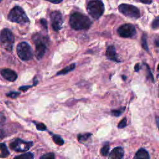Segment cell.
Segmentation results:
<instances>
[{
	"mask_svg": "<svg viewBox=\"0 0 159 159\" xmlns=\"http://www.w3.org/2000/svg\"><path fill=\"white\" fill-rule=\"evenodd\" d=\"M154 43L155 45V46L157 47H159V36L157 37L155 40H154Z\"/></svg>",
	"mask_w": 159,
	"mask_h": 159,
	"instance_id": "cell-31",
	"label": "cell"
},
{
	"mask_svg": "<svg viewBox=\"0 0 159 159\" xmlns=\"http://www.w3.org/2000/svg\"><path fill=\"white\" fill-rule=\"evenodd\" d=\"M36 128L39 130H45L47 129V127L45 124L43 123H38L36 124Z\"/></svg>",
	"mask_w": 159,
	"mask_h": 159,
	"instance_id": "cell-26",
	"label": "cell"
},
{
	"mask_svg": "<svg viewBox=\"0 0 159 159\" xmlns=\"http://www.w3.org/2000/svg\"><path fill=\"white\" fill-rule=\"evenodd\" d=\"M75 68V63H73V64H71L69 66L63 68L61 70H60V71H58L57 73V75H65L72 70H73Z\"/></svg>",
	"mask_w": 159,
	"mask_h": 159,
	"instance_id": "cell-16",
	"label": "cell"
},
{
	"mask_svg": "<svg viewBox=\"0 0 159 159\" xmlns=\"http://www.w3.org/2000/svg\"><path fill=\"white\" fill-rule=\"evenodd\" d=\"M40 23H41V24L44 27L45 29H47V28H48V27H47V21H46L45 19H42L40 20Z\"/></svg>",
	"mask_w": 159,
	"mask_h": 159,
	"instance_id": "cell-29",
	"label": "cell"
},
{
	"mask_svg": "<svg viewBox=\"0 0 159 159\" xmlns=\"http://www.w3.org/2000/svg\"><path fill=\"white\" fill-rule=\"evenodd\" d=\"M152 28L153 29H158L159 28V16L156 17L153 22H152Z\"/></svg>",
	"mask_w": 159,
	"mask_h": 159,
	"instance_id": "cell-24",
	"label": "cell"
},
{
	"mask_svg": "<svg viewBox=\"0 0 159 159\" xmlns=\"http://www.w3.org/2000/svg\"><path fill=\"white\" fill-rule=\"evenodd\" d=\"M7 18L11 22L19 24H25L29 22V18L26 16L23 9L17 6L14 7L11 10Z\"/></svg>",
	"mask_w": 159,
	"mask_h": 159,
	"instance_id": "cell-2",
	"label": "cell"
},
{
	"mask_svg": "<svg viewBox=\"0 0 159 159\" xmlns=\"http://www.w3.org/2000/svg\"><path fill=\"white\" fill-rule=\"evenodd\" d=\"M50 2L52 3H53V4H58V3H60L61 2V1H50Z\"/></svg>",
	"mask_w": 159,
	"mask_h": 159,
	"instance_id": "cell-35",
	"label": "cell"
},
{
	"mask_svg": "<svg viewBox=\"0 0 159 159\" xmlns=\"http://www.w3.org/2000/svg\"><path fill=\"white\" fill-rule=\"evenodd\" d=\"M2 134H2V132L0 130V138H1V137H3V135H2Z\"/></svg>",
	"mask_w": 159,
	"mask_h": 159,
	"instance_id": "cell-36",
	"label": "cell"
},
{
	"mask_svg": "<svg viewBox=\"0 0 159 159\" xmlns=\"http://www.w3.org/2000/svg\"><path fill=\"white\" fill-rule=\"evenodd\" d=\"M124 150L122 147H117L114 148L109 153V159H122L124 157Z\"/></svg>",
	"mask_w": 159,
	"mask_h": 159,
	"instance_id": "cell-13",
	"label": "cell"
},
{
	"mask_svg": "<svg viewBox=\"0 0 159 159\" xmlns=\"http://www.w3.org/2000/svg\"><path fill=\"white\" fill-rule=\"evenodd\" d=\"M134 70H135V71H138L139 70V64L135 65V66H134Z\"/></svg>",
	"mask_w": 159,
	"mask_h": 159,
	"instance_id": "cell-33",
	"label": "cell"
},
{
	"mask_svg": "<svg viewBox=\"0 0 159 159\" xmlns=\"http://www.w3.org/2000/svg\"><path fill=\"white\" fill-rule=\"evenodd\" d=\"M69 22L70 26L75 30H87L92 24L91 20L88 16L80 12L72 14Z\"/></svg>",
	"mask_w": 159,
	"mask_h": 159,
	"instance_id": "cell-1",
	"label": "cell"
},
{
	"mask_svg": "<svg viewBox=\"0 0 159 159\" xmlns=\"http://www.w3.org/2000/svg\"><path fill=\"white\" fill-rule=\"evenodd\" d=\"M0 72L2 77L9 81H14L17 78V73L11 69H2Z\"/></svg>",
	"mask_w": 159,
	"mask_h": 159,
	"instance_id": "cell-11",
	"label": "cell"
},
{
	"mask_svg": "<svg viewBox=\"0 0 159 159\" xmlns=\"http://www.w3.org/2000/svg\"><path fill=\"white\" fill-rule=\"evenodd\" d=\"M14 159H34V155L32 153H25L24 154L16 156Z\"/></svg>",
	"mask_w": 159,
	"mask_h": 159,
	"instance_id": "cell-17",
	"label": "cell"
},
{
	"mask_svg": "<svg viewBox=\"0 0 159 159\" xmlns=\"http://www.w3.org/2000/svg\"><path fill=\"white\" fill-rule=\"evenodd\" d=\"M9 152L6 145L3 143H0V158H5L8 157Z\"/></svg>",
	"mask_w": 159,
	"mask_h": 159,
	"instance_id": "cell-15",
	"label": "cell"
},
{
	"mask_svg": "<svg viewBox=\"0 0 159 159\" xmlns=\"http://www.w3.org/2000/svg\"><path fill=\"white\" fill-rule=\"evenodd\" d=\"M1 2V1H0V2Z\"/></svg>",
	"mask_w": 159,
	"mask_h": 159,
	"instance_id": "cell-37",
	"label": "cell"
},
{
	"mask_svg": "<svg viewBox=\"0 0 159 159\" xmlns=\"http://www.w3.org/2000/svg\"><path fill=\"white\" fill-rule=\"evenodd\" d=\"M6 120V117L2 112H0V124H3Z\"/></svg>",
	"mask_w": 159,
	"mask_h": 159,
	"instance_id": "cell-28",
	"label": "cell"
},
{
	"mask_svg": "<svg viewBox=\"0 0 159 159\" xmlns=\"http://www.w3.org/2000/svg\"><path fill=\"white\" fill-rule=\"evenodd\" d=\"M156 122H157V125L158 126V128L159 129V117H157L156 118Z\"/></svg>",
	"mask_w": 159,
	"mask_h": 159,
	"instance_id": "cell-34",
	"label": "cell"
},
{
	"mask_svg": "<svg viewBox=\"0 0 159 159\" xmlns=\"http://www.w3.org/2000/svg\"><path fill=\"white\" fill-rule=\"evenodd\" d=\"M124 111H125V107H123L119 108L118 109H113V110L111 111V113L112 116H116V117H118V116H120L124 112Z\"/></svg>",
	"mask_w": 159,
	"mask_h": 159,
	"instance_id": "cell-18",
	"label": "cell"
},
{
	"mask_svg": "<svg viewBox=\"0 0 159 159\" xmlns=\"http://www.w3.org/2000/svg\"><path fill=\"white\" fill-rule=\"evenodd\" d=\"M133 159H150L148 152L143 148L139 149L135 153Z\"/></svg>",
	"mask_w": 159,
	"mask_h": 159,
	"instance_id": "cell-14",
	"label": "cell"
},
{
	"mask_svg": "<svg viewBox=\"0 0 159 159\" xmlns=\"http://www.w3.org/2000/svg\"><path fill=\"white\" fill-rule=\"evenodd\" d=\"M140 2H142V3H143V4H150V3H152V1H140Z\"/></svg>",
	"mask_w": 159,
	"mask_h": 159,
	"instance_id": "cell-32",
	"label": "cell"
},
{
	"mask_svg": "<svg viewBox=\"0 0 159 159\" xmlns=\"http://www.w3.org/2000/svg\"><path fill=\"white\" fill-rule=\"evenodd\" d=\"M53 140L54 141V142L58 145H62L64 143V141L62 139L61 137H60L59 135H53Z\"/></svg>",
	"mask_w": 159,
	"mask_h": 159,
	"instance_id": "cell-20",
	"label": "cell"
},
{
	"mask_svg": "<svg viewBox=\"0 0 159 159\" xmlns=\"http://www.w3.org/2000/svg\"><path fill=\"white\" fill-rule=\"evenodd\" d=\"M31 87H32V86H23L20 87V88H19V89L25 91L27 90L29 88H31Z\"/></svg>",
	"mask_w": 159,
	"mask_h": 159,
	"instance_id": "cell-30",
	"label": "cell"
},
{
	"mask_svg": "<svg viewBox=\"0 0 159 159\" xmlns=\"http://www.w3.org/2000/svg\"><path fill=\"white\" fill-rule=\"evenodd\" d=\"M142 47L144 48V50H145L146 51H148V45H147V37H146L145 34H143L142 35Z\"/></svg>",
	"mask_w": 159,
	"mask_h": 159,
	"instance_id": "cell-22",
	"label": "cell"
},
{
	"mask_svg": "<svg viewBox=\"0 0 159 159\" xmlns=\"http://www.w3.org/2000/svg\"><path fill=\"white\" fill-rule=\"evenodd\" d=\"M34 41L35 43V55L37 60H40L44 55L47 50L46 40L39 34H36L33 37Z\"/></svg>",
	"mask_w": 159,
	"mask_h": 159,
	"instance_id": "cell-5",
	"label": "cell"
},
{
	"mask_svg": "<svg viewBox=\"0 0 159 159\" xmlns=\"http://www.w3.org/2000/svg\"><path fill=\"white\" fill-rule=\"evenodd\" d=\"M106 56L110 60H112L116 62L120 61L116 52L115 47L113 45H109L107 48L106 52Z\"/></svg>",
	"mask_w": 159,
	"mask_h": 159,
	"instance_id": "cell-12",
	"label": "cell"
},
{
	"mask_svg": "<svg viewBox=\"0 0 159 159\" xmlns=\"http://www.w3.org/2000/svg\"><path fill=\"white\" fill-rule=\"evenodd\" d=\"M33 145L32 141H25L20 139H16L10 143V148L16 152H25Z\"/></svg>",
	"mask_w": 159,
	"mask_h": 159,
	"instance_id": "cell-8",
	"label": "cell"
},
{
	"mask_svg": "<svg viewBox=\"0 0 159 159\" xmlns=\"http://www.w3.org/2000/svg\"><path fill=\"white\" fill-rule=\"evenodd\" d=\"M91 135V134L88 133V134H80L78 136V140L80 142H84L86 140L88 139Z\"/></svg>",
	"mask_w": 159,
	"mask_h": 159,
	"instance_id": "cell-19",
	"label": "cell"
},
{
	"mask_svg": "<svg viewBox=\"0 0 159 159\" xmlns=\"http://www.w3.org/2000/svg\"><path fill=\"white\" fill-rule=\"evenodd\" d=\"M119 11L125 16L132 19H137L140 15L139 9L132 4H121L119 6Z\"/></svg>",
	"mask_w": 159,
	"mask_h": 159,
	"instance_id": "cell-7",
	"label": "cell"
},
{
	"mask_svg": "<svg viewBox=\"0 0 159 159\" xmlns=\"http://www.w3.org/2000/svg\"><path fill=\"white\" fill-rule=\"evenodd\" d=\"M50 19L52 22V27L55 31H59L63 25L62 15L60 11H54L50 14Z\"/></svg>",
	"mask_w": 159,
	"mask_h": 159,
	"instance_id": "cell-10",
	"label": "cell"
},
{
	"mask_svg": "<svg viewBox=\"0 0 159 159\" xmlns=\"http://www.w3.org/2000/svg\"><path fill=\"white\" fill-rule=\"evenodd\" d=\"M109 150V145L108 144L104 145L101 149V153L103 156L107 155Z\"/></svg>",
	"mask_w": 159,
	"mask_h": 159,
	"instance_id": "cell-21",
	"label": "cell"
},
{
	"mask_svg": "<svg viewBox=\"0 0 159 159\" xmlns=\"http://www.w3.org/2000/svg\"><path fill=\"white\" fill-rule=\"evenodd\" d=\"M40 159H55V155L53 153H47L42 155Z\"/></svg>",
	"mask_w": 159,
	"mask_h": 159,
	"instance_id": "cell-23",
	"label": "cell"
},
{
	"mask_svg": "<svg viewBox=\"0 0 159 159\" xmlns=\"http://www.w3.org/2000/svg\"><path fill=\"white\" fill-rule=\"evenodd\" d=\"M117 34L121 37H132L136 34V29L132 24H125L122 25L118 28Z\"/></svg>",
	"mask_w": 159,
	"mask_h": 159,
	"instance_id": "cell-9",
	"label": "cell"
},
{
	"mask_svg": "<svg viewBox=\"0 0 159 159\" xmlns=\"http://www.w3.org/2000/svg\"><path fill=\"white\" fill-rule=\"evenodd\" d=\"M14 37L8 29H4L0 32V44L6 50L11 52L13 48Z\"/></svg>",
	"mask_w": 159,
	"mask_h": 159,
	"instance_id": "cell-3",
	"label": "cell"
},
{
	"mask_svg": "<svg viewBox=\"0 0 159 159\" xmlns=\"http://www.w3.org/2000/svg\"><path fill=\"white\" fill-rule=\"evenodd\" d=\"M20 94V93L19 92H11L7 93L6 95L7 96L11 98H16L17 96H19Z\"/></svg>",
	"mask_w": 159,
	"mask_h": 159,
	"instance_id": "cell-27",
	"label": "cell"
},
{
	"mask_svg": "<svg viewBox=\"0 0 159 159\" xmlns=\"http://www.w3.org/2000/svg\"><path fill=\"white\" fill-rule=\"evenodd\" d=\"M127 125V119L125 117L124 119H122L120 122L118 124V127L119 129H122L124 127H125Z\"/></svg>",
	"mask_w": 159,
	"mask_h": 159,
	"instance_id": "cell-25",
	"label": "cell"
},
{
	"mask_svg": "<svg viewBox=\"0 0 159 159\" xmlns=\"http://www.w3.org/2000/svg\"><path fill=\"white\" fill-rule=\"evenodd\" d=\"M87 11L92 17L95 19H98L104 12V4L101 1H90L87 5Z\"/></svg>",
	"mask_w": 159,
	"mask_h": 159,
	"instance_id": "cell-4",
	"label": "cell"
},
{
	"mask_svg": "<svg viewBox=\"0 0 159 159\" xmlns=\"http://www.w3.org/2000/svg\"><path fill=\"white\" fill-rule=\"evenodd\" d=\"M17 53L19 57L24 61H28L32 58L34 53L30 45L25 42L17 45Z\"/></svg>",
	"mask_w": 159,
	"mask_h": 159,
	"instance_id": "cell-6",
	"label": "cell"
}]
</instances>
